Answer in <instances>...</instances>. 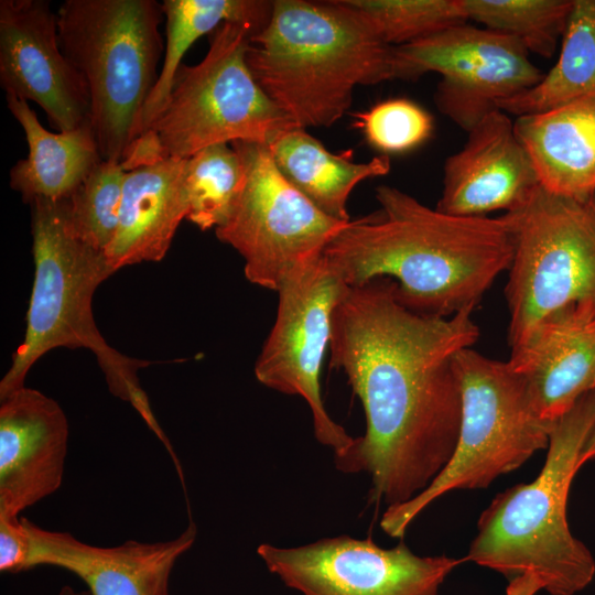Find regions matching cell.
Masks as SVG:
<instances>
[{"label": "cell", "mask_w": 595, "mask_h": 595, "mask_svg": "<svg viewBox=\"0 0 595 595\" xmlns=\"http://www.w3.org/2000/svg\"><path fill=\"white\" fill-rule=\"evenodd\" d=\"M30 205L34 281L24 338L0 381V400L24 387L29 370L47 351L56 347L86 348L95 355L110 393L130 403L170 452L138 377V371L152 361L112 348L94 321L93 295L113 273L105 253L72 232L66 199L37 198Z\"/></svg>", "instance_id": "obj_5"}, {"label": "cell", "mask_w": 595, "mask_h": 595, "mask_svg": "<svg viewBox=\"0 0 595 595\" xmlns=\"http://www.w3.org/2000/svg\"><path fill=\"white\" fill-rule=\"evenodd\" d=\"M346 284L323 253L294 269L277 290L274 324L255 365L257 380L309 404L317 442L343 456L355 437L325 409L320 376L332 332V314Z\"/></svg>", "instance_id": "obj_11"}, {"label": "cell", "mask_w": 595, "mask_h": 595, "mask_svg": "<svg viewBox=\"0 0 595 595\" xmlns=\"http://www.w3.org/2000/svg\"><path fill=\"white\" fill-rule=\"evenodd\" d=\"M473 311L419 314L398 300L389 278L347 285L333 311L329 364L346 375L366 419L365 434L335 466L367 473L387 507L424 490L455 450L462 400L454 358L478 339Z\"/></svg>", "instance_id": "obj_1"}, {"label": "cell", "mask_w": 595, "mask_h": 595, "mask_svg": "<svg viewBox=\"0 0 595 595\" xmlns=\"http://www.w3.org/2000/svg\"><path fill=\"white\" fill-rule=\"evenodd\" d=\"M0 85L37 104L58 131L90 121L87 85L61 50L50 1H0Z\"/></svg>", "instance_id": "obj_14"}, {"label": "cell", "mask_w": 595, "mask_h": 595, "mask_svg": "<svg viewBox=\"0 0 595 595\" xmlns=\"http://www.w3.org/2000/svg\"><path fill=\"white\" fill-rule=\"evenodd\" d=\"M513 253L505 289L510 347L541 321L595 320V195L569 197L539 186L502 215Z\"/></svg>", "instance_id": "obj_8"}, {"label": "cell", "mask_w": 595, "mask_h": 595, "mask_svg": "<svg viewBox=\"0 0 595 595\" xmlns=\"http://www.w3.org/2000/svg\"><path fill=\"white\" fill-rule=\"evenodd\" d=\"M594 422L595 390L553 421L539 475L499 493L482 512L464 561L509 581L532 575L550 595H575L592 583L595 559L572 534L566 505Z\"/></svg>", "instance_id": "obj_4"}, {"label": "cell", "mask_w": 595, "mask_h": 595, "mask_svg": "<svg viewBox=\"0 0 595 595\" xmlns=\"http://www.w3.org/2000/svg\"><path fill=\"white\" fill-rule=\"evenodd\" d=\"M257 554L270 573L302 595H437L464 561L421 556L403 541L385 549L370 538L345 534L294 548L261 543Z\"/></svg>", "instance_id": "obj_13"}, {"label": "cell", "mask_w": 595, "mask_h": 595, "mask_svg": "<svg viewBox=\"0 0 595 595\" xmlns=\"http://www.w3.org/2000/svg\"><path fill=\"white\" fill-rule=\"evenodd\" d=\"M515 132L545 191L595 195V99L517 117Z\"/></svg>", "instance_id": "obj_20"}, {"label": "cell", "mask_w": 595, "mask_h": 595, "mask_svg": "<svg viewBox=\"0 0 595 595\" xmlns=\"http://www.w3.org/2000/svg\"><path fill=\"white\" fill-rule=\"evenodd\" d=\"M595 458V422L583 446L580 457V465L583 466L586 462Z\"/></svg>", "instance_id": "obj_32"}, {"label": "cell", "mask_w": 595, "mask_h": 595, "mask_svg": "<svg viewBox=\"0 0 595 595\" xmlns=\"http://www.w3.org/2000/svg\"><path fill=\"white\" fill-rule=\"evenodd\" d=\"M231 145L244 163L245 183L216 237L244 258L251 283L277 292L294 269L321 256L348 221L326 215L289 183L266 144Z\"/></svg>", "instance_id": "obj_10"}, {"label": "cell", "mask_w": 595, "mask_h": 595, "mask_svg": "<svg viewBox=\"0 0 595 595\" xmlns=\"http://www.w3.org/2000/svg\"><path fill=\"white\" fill-rule=\"evenodd\" d=\"M507 361L539 416L552 422L595 390V320H543L511 347Z\"/></svg>", "instance_id": "obj_18"}, {"label": "cell", "mask_w": 595, "mask_h": 595, "mask_svg": "<svg viewBox=\"0 0 595 595\" xmlns=\"http://www.w3.org/2000/svg\"><path fill=\"white\" fill-rule=\"evenodd\" d=\"M595 99V0H574L555 65L534 87L499 105L517 117Z\"/></svg>", "instance_id": "obj_24"}, {"label": "cell", "mask_w": 595, "mask_h": 595, "mask_svg": "<svg viewBox=\"0 0 595 595\" xmlns=\"http://www.w3.org/2000/svg\"><path fill=\"white\" fill-rule=\"evenodd\" d=\"M30 540L19 519L0 518V571L19 573L26 571Z\"/></svg>", "instance_id": "obj_30"}, {"label": "cell", "mask_w": 595, "mask_h": 595, "mask_svg": "<svg viewBox=\"0 0 595 595\" xmlns=\"http://www.w3.org/2000/svg\"><path fill=\"white\" fill-rule=\"evenodd\" d=\"M255 34L250 25L223 23L212 33L204 58L181 65L164 110L149 128L167 158L188 159L236 141L268 145L296 127L248 67L246 53Z\"/></svg>", "instance_id": "obj_9"}, {"label": "cell", "mask_w": 595, "mask_h": 595, "mask_svg": "<svg viewBox=\"0 0 595 595\" xmlns=\"http://www.w3.org/2000/svg\"><path fill=\"white\" fill-rule=\"evenodd\" d=\"M245 183L240 155L228 143L205 148L185 162L186 219L202 230L218 228L229 218Z\"/></svg>", "instance_id": "obj_25"}, {"label": "cell", "mask_w": 595, "mask_h": 595, "mask_svg": "<svg viewBox=\"0 0 595 595\" xmlns=\"http://www.w3.org/2000/svg\"><path fill=\"white\" fill-rule=\"evenodd\" d=\"M0 401V518L13 520L61 487L69 430L61 405L36 389Z\"/></svg>", "instance_id": "obj_17"}, {"label": "cell", "mask_w": 595, "mask_h": 595, "mask_svg": "<svg viewBox=\"0 0 595 595\" xmlns=\"http://www.w3.org/2000/svg\"><path fill=\"white\" fill-rule=\"evenodd\" d=\"M267 147L285 180L326 215L342 221L350 220L347 201L355 186L388 174L391 167L388 154L357 163L350 150L329 152L299 127L283 131Z\"/></svg>", "instance_id": "obj_22"}, {"label": "cell", "mask_w": 595, "mask_h": 595, "mask_svg": "<svg viewBox=\"0 0 595 595\" xmlns=\"http://www.w3.org/2000/svg\"><path fill=\"white\" fill-rule=\"evenodd\" d=\"M21 521L30 540L26 571L39 565L67 570L87 585L91 595H170L172 570L197 534L191 520L172 540H129L105 548L83 542L69 532L45 530L25 517Z\"/></svg>", "instance_id": "obj_16"}, {"label": "cell", "mask_w": 595, "mask_h": 595, "mask_svg": "<svg viewBox=\"0 0 595 595\" xmlns=\"http://www.w3.org/2000/svg\"><path fill=\"white\" fill-rule=\"evenodd\" d=\"M389 46L467 22L461 0H340Z\"/></svg>", "instance_id": "obj_27"}, {"label": "cell", "mask_w": 595, "mask_h": 595, "mask_svg": "<svg viewBox=\"0 0 595 595\" xmlns=\"http://www.w3.org/2000/svg\"><path fill=\"white\" fill-rule=\"evenodd\" d=\"M163 15L155 0H66L56 12L61 50L88 88L104 161L122 162L142 134L159 77Z\"/></svg>", "instance_id": "obj_6"}, {"label": "cell", "mask_w": 595, "mask_h": 595, "mask_svg": "<svg viewBox=\"0 0 595 595\" xmlns=\"http://www.w3.org/2000/svg\"><path fill=\"white\" fill-rule=\"evenodd\" d=\"M467 133L464 147L445 161L435 208L453 216L483 217L526 204L540 182L508 113L495 110Z\"/></svg>", "instance_id": "obj_15"}, {"label": "cell", "mask_w": 595, "mask_h": 595, "mask_svg": "<svg viewBox=\"0 0 595 595\" xmlns=\"http://www.w3.org/2000/svg\"><path fill=\"white\" fill-rule=\"evenodd\" d=\"M162 10L166 31L164 60L143 109L141 136L164 110L182 58L193 43L226 22L250 25L258 33L270 19L272 1L164 0Z\"/></svg>", "instance_id": "obj_23"}, {"label": "cell", "mask_w": 595, "mask_h": 595, "mask_svg": "<svg viewBox=\"0 0 595 595\" xmlns=\"http://www.w3.org/2000/svg\"><path fill=\"white\" fill-rule=\"evenodd\" d=\"M454 367L462 400L455 450L424 490L387 507L380 527L391 538H402L411 522L444 494L486 488L549 446L553 421L539 416L523 380L508 361L469 347L455 356Z\"/></svg>", "instance_id": "obj_7"}, {"label": "cell", "mask_w": 595, "mask_h": 595, "mask_svg": "<svg viewBox=\"0 0 595 595\" xmlns=\"http://www.w3.org/2000/svg\"><path fill=\"white\" fill-rule=\"evenodd\" d=\"M354 127L375 149L386 153L409 151L426 141L433 131L432 116L418 104L394 98L355 113Z\"/></svg>", "instance_id": "obj_29"}, {"label": "cell", "mask_w": 595, "mask_h": 595, "mask_svg": "<svg viewBox=\"0 0 595 595\" xmlns=\"http://www.w3.org/2000/svg\"><path fill=\"white\" fill-rule=\"evenodd\" d=\"M542 591L541 584L532 575H523L509 581L506 595H536Z\"/></svg>", "instance_id": "obj_31"}, {"label": "cell", "mask_w": 595, "mask_h": 595, "mask_svg": "<svg viewBox=\"0 0 595 595\" xmlns=\"http://www.w3.org/2000/svg\"><path fill=\"white\" fill-rule=\"evenodd\" d=\"M574 0H461L467 21L509 35L528 52L550 58Z\"/></svg>", "instance_id": "obj_26"}, {"label": "cell", "mask_w": 595, "mask_h": 595, "mask_svg": "<svg viewBox=\"0 0 595 595\" xmlns=\"http://www.w3.org/2000/svg\"><path fill=\"white\" fill-rule=\"evenodd\" d=\"M186 159L164 158L127 172L116 235L105 251L113 272L161 261L188 212Z\"/></svg>", "instance_id": "obj_19"}, {"label": "cell", "mask_w": 595, "mask_h": 595, "mask_svg": "<svg viewBox=\"0 0 595 595\" xmlns=\"http://www.w3.org/2000/svg\"><path fill=\"white\" fill-rule=\"evenodd\" d=\"M6 100L29 147L28 156L10 171L11 188L29 204L37 198H68L102 161L90 121L54 133L41 125L29 101L11 95Z\"/></svg>", "instance_id": "obj_21"}, {"label": "cell", "mask_w": 595, "mask_h": 595, "mask_svg": "<svg viewBox=\"0 0 595 595\" xmlns=\"http://www.w3.org/2000/svg\"><path fill=\"white\" fill-rule=\"evenodd\" d=\"M56 595H91L88 589L75 591L72 586H63Z\"/></svg>", "instance_id": "obj_33"}, {"label": "cell", "mask_w": 595, "mask_h": 595, "mask_svg": "<svg viewBox=\"0 0 595 595\" xmlns=\"http://www.w3.org/2000/svg\"><path fill=\"white\" fill-rule=\"evenodd\" d=\"M126 175L121 162L102 160L66 198V217L72 232L104 253L118 228Z\"/></svg>", "instance_id": "obj_28"}, {"label": "cell", "mask_w": 595, "mask_h": 595, "mask_svg": "<svg viewBox=\"0 0 595 595\" xmlns=\"http://www.w3.org/2000/svg\"><path fill=\"white\" fill-rule=\"evenodd\" d=\"M392 47L340 0H275L246 61L296 127L328 128L348 111L357 86L394 79Z\"/></svg>", "instance_id": "obj_3"}, {"label": "cell", "mask_w": 595, "mask_h": 595, "mask_svg": "<svg viewBox=\"0 0 595 595\" xmlns=\"http://www.w3.org/2000/svg\"><path fill=\"white\" fill-rule=\"evenodd\" d=\"M392 55L394 79L414 80L429 72L442 76L435 105L466 132L544 76L517 40L467 23L393 46Z\"/></svg>", "instance_id": "obj_12"}, {"label": "cell", "mask_w": 595, "mask_h": 595, "mask_svg": "<svg viewBox=\"0 0 595 595\" xmlns=\"http://www.w3.org/2000/svg\"><path fill=\"white\" fill-rule=\"evenodd\" d=\"M376 198L380 208L349 220L323 251L346 285L389 278L409 310L451 317L475 310L509 269L513 242L504 216L444 214L389 185Z\"/></svg>", "instance_id": "obj_2"}]
</instances>
